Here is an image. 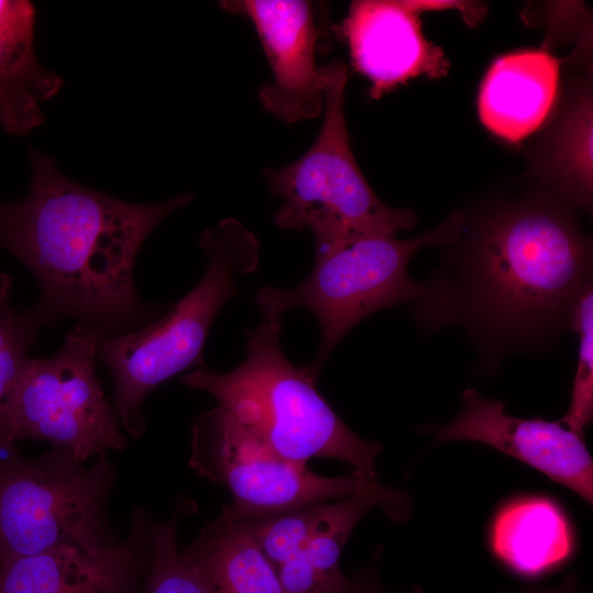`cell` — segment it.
Segmentation results:
<instances>
[{"label":"cell","mask_w":593,"mask_h":593,"mask_svg":"<svg viewBox=\"0 0 593 593\" xmlns=\"http://www.w3.org/2000/svg\"><path fill=\"white\" fill-rule=\"evenodd\" d=\"M444 247L412 317L423 333L463 328L482 367L552 348L593 284L590 239L551 199L503 202Z\"/></svg>","instance_id":"1"},{"label":"cell","mask_w":593,"mask_h":593,"mask_svg":"<svg viewBox=\"0 0 593 593\" xmlns=\"http://www.w3.org/2000/svg\"><path fill=\"white\" fill-rule=\"evenodd\" d=\"M30 157L27 195L0 202V246L36 279L35 306L46 323L71 317L109 337L152 321L165 306L138 296L136 256L154 227L193 194L132 203L72 181L33 148Z\"/></svg>","instance_id":"2"},{"label":"cell","mask_w":593,"mask_h":593,"mask_svg":"<svg viewBox=\"0 0 593 593\" xmlns=\"http://www.w3.org/2000/svg\"><path fill=\"white\" fill-rule=\"evenodd\" d=\"M281 334V320L265 321L246 332V358L235 369L202 366L182 381L214 396L277 456L302 465L335 458L378 480L374 460L381 445L360 438L335 414L316 390L310 366L298 368L286 358Z\"/></svg>","instance_id":"3"},{"label":"cell","mask_w":593,"mask_h":593,"mask_svg":"<svg viewBox=\"0 0 593 593\" xmlns=\"http://www.w3.org/2000/svg\"><path fill=\"white\" fill-rule=\"evenodd\" d=\"M208 264L198 284L161 318L104 338L98 357L114 382L113 410L133 437L146 429L142 404L157 385L202 365L211 326L237 291V276L255 271L260 244L238 220L226 217L200 238Z\"/></svg>","instance_id":"4"},{"label":"cell","mask_w":593,"mask_h":593,"mask_svg":"<svg viewBox=\"0 0 593 593\" xmlns=\"http://www.w3.org/2000/svg\"><path fill=\"white\" fill-rule=\"evenodd\" d=\"M463 223L465 214L457 211L433 230L409 239L363 234L317 247L307 278L293 288H260L256 305L265 321L281 320L295 307L316 316L321 344L310 368L318 377L335 346L356 324L382 309L424 295V283L409 275L411 258L424 247L452 242Z\"/></svg>","instance_id":"5"},{"label":"cell","mask_w":593,"mask_h":593,"mask_svg":"<svg viewBox=\"0 0 593 593\" xmlns=\"http://www.w3.org/2000/svg\"><path fill=\"white\" fill-rule=\"evenodd\" d=\"M323 68L324 118L316 139L293 163L265 170L270 192L282 200L273 214L276 224L294 231L309 227L316 247L413 228L414 212L381 202L354 157L344 112L346 65L335 59Z\"/></svg>","instance_id":"6"},{"label":"cell","mask_w":593,"mask_h":593,"mask_svg":"<svg viewBox=\"0 0 593 593\" xmlns=\"http://www.w3.org/2000/svg\"><path fill=\"white\" fill-rule=\"evenodd\" d=\"M0 459V567L58 546L97 552L119 542L107 503L116 470L105 452L86 466L66 449Z\"/></svg>","instance_id":"7"},{"label":"cell","mask_w":593,"mask_h":593,"mask_svg":"<svg viewBox=\"0 0 593 593\" xmlns=\"http://www.w3.org/2000/svg\"><path fill=\"white\" fill-rule=\"evenodd\" d=\"M191 446V467L231 491L233 501L223 511L232 516L273 515L329 500L371 496L392 521L409 517L405 493L355 472L323 477L277 456L221 406L194 419Z\"/></svg>","instance_id":"8"},{"label":"cell","mask_w":593,"mask_h":593,"mask_svg":"<svg viewBox=\"0 0 593 593\" xmlns=\"http://www.w3.org/2000/svg\"><path fill=\"white\" fill-rule=\"evenodd\" d=\"M107 336L78 323L48 358H29L12 392L8 432L18 439L46 440L78 460L125 448L120 423L96 373Z\"/></svg>","instance_id":"9"},{"label":"cell","mask_w":593,"mask_h":593,"mask_svg":"<svg viewBox=\"0 0 593 593\" xmlns=\"http://www.w3.org/2000/svg\"><path fill=\"white\" fill-rule=\"evenodd\" d=\"M463 409L450 423L428 427L439 443L479 441L537 469L593 502V460L583 436L559 421L521 418L505 413V403L482 396L475 389L462 395Z\"/></svg>","instance_id":"10"},{"label":"cell","mask_w":593,"mask_h":593,"mask_svg":"<svg viewBox=\"0 0 593 593\" xmlns=\"http://www.w3.org/2000/svg\"><path fill=\"white\" fill-rule=\"evenodd\" d=\"M254 24L273 78L259 92L261 105L286 123L324 111V68L316 65L317 30L312 5L299 0L223 1Z\"/></svg>","instance_id":"11"},{"label":"cell","mask_w":593,"mask_h":593,"mask_svg":"<svg viewBox=\"0 0 593 593\" xmlns=\"http://www.w3.org/2000/svg\"><path fill=\"white\" fill-rule=\"evenodd\" d=\"M149 522L138 507L128 536L112 548L65 545L8 561L0 567V593H128L149 559Z\"/></svg>","instance_id":"12"},{"label":"cell","mask_w":593,"mask_h":593,"mask_svg":"<svg viewBox=\"0 0 593 593\" xmlns=\"http://www.w3.org/2000/svg\"><path fill=\"white\" fill-rule=\"evenodd\" d=\"M343 31L355 67L372 83L373 99L412 77L447 72L441 49L424 37L405 1H354Z\"/></svg>","instance_id":"13"},{"label":"cell","mask_w":593,"mask_h":593,"mask_svg":"<svg viewBox=\"0 0 593 593\" xmlns=\"http://www.w3.org/2000/svg\"><path fill=\"white\" fill-rule=\"evenodd\" d=\"M559 60L542 51L503 56L488 71L479 97L482 123L516 143L537 130L553 103Z\"/></svg>","instance_id":"14"},{"label":"cell","mask_w":593,"mask_h":593,"mask_svg":"<svg viewBox=\"0 0 593 593\" xmlns=\"http://www.w3.org/2000/svg\"><path fill=\"white\" fill-rule=\"evenodd\" d=\"M35 13L30 1L0 0V126L15 135L42 125L41 103L63 87L35 55Z\"/></svg>","instance_id":"15"},{"label":"cell","mask_w":593,"mask_h":593,"mask_svg":"<svg viewBox=\"0 0 593 593\" xmlns=\"http://www.w3.org/2000/svg\"><path fill=\"white\" fill-rule=\"evenodd\" d=\"M490 546L510 571L535 579L568 561L574 541L570 522L555 501L525 495L497 511L490 529Z\"/></svg>","instance_id":"16"},{"label":"cell","mask_w":593,"mask_h":593,"mask_svg":"<svg viewBox=\"0 0 593 593\" xmlns=\"http://www.w3.org/2000/svg\"><path fill=\"white\" fill-rule=\"evenodd\" d=\"M182 553L213 593H283L273 566L245 521L223 510Z\"/></svg>","instance_id":"17"},{"label":"cell","mask_w":593,"mask_h":593,"mask_svg":"<svg viewBox=\"0 0 593 593\" xmlns=\"http://www.w3.org/2000/svg\"><path fill=\"white\" fill-rule=\"evenodd\" d=\"M380 502L353 496L336 502L327 523L288 561L278 574L283 593H339L348 583L339 566L342 550L362 516Z\"/></svg>","instance_id":"18"},{"label":"cell","mask_w":593,"mask_h":593,"mask_svg":"<svg viewBox=\"0 0 593 593\" xmlns=\"http://www.w3.org/2000/svg\"><path fill=\"white\" fill-rule=\"evenodd\" d=\"M13 279L0 272V450L13 446L8 432L9 403L46 320L34 305L19 310L10 303Z\"/></svg>","instance_id":"19"},{"label":"cell","mask_w":593,"mask_h":593,"mask_svg":"<svg viewBox=\"0 0 593 593\" xmlns=\"http://www.w3.org/2000/svg\"><path fill=\"white\" fill-rule=\"evenodd\" d=\"M335 503H320L280 514L242 517L277 570L327 523Z\"/></svg>","instance_id":"20"},{"label":"cell","mask_w":593,"mask_h":593,"mask_svg":"<svg viewBox=\"0 0 593 593\" xmlns=\"http://www.w3.org/2000/svg\"><path fill=\"white\" fill-rule=\"evenodd\" d=\"M179 515L149 522V561L144 593H213L177 545Z\"/></svg>","instance_id":"21"},{"label":"cell","mask_w":593,"mask_h":593,"mask_svg":"<svg viewBox=\"0 0 593 593\" xmlns=\"http://www.w3.org/2000/svg\"><path fill=\"white\" fill-rule=\"evenodd\" d=\"M569 331L578 335V362L570 406L559 422L583 436L593 417V284L580 296Z\"/></svg>","instance_id":"22"},{"label":"cell","mask_w":593,"mask_h":593,"mask_svg":"<svg viewBox=\"0 0 593 593\" xmlns=\"http://www.w3.org/2000/svg\"><path fill=\"white\" fill-rule=\"evenodd\" d=\"M406 4L416 13L422 10H439L455 8L460 10L465 14V19L468 23H475L483 14V8L460 2V1H405Z\"/></svg>","instance_id":"23"},{"label":"cell","mask_w":593,"mask_h":593,"mask_svg":"<svg viewBox=\"0 0 593 593\" xmlns=\"http://www.w3.org/2000/svg\"><path fill=\"white\" fill-rule=\"evenodd\" d=\"M339 593H387L378 583L374 574L369 571L360 572L348 579V583Z\"/></svg>","instance_id":"24"},{"label":"cell","mask_w":593,"mask_h":593,"mask_svg":"<svg viewBox=\"0 0 593 593\" xmlns=\"http://www.w3.org/2000/svg\"><path fill=\"white\" fill-rule=\"evenodd\" d=\"M521 593H581L575 586V581L572 578H568L563 584L552 589H537L528 590Z\"/></svg>","instance_id":"25"}]
</instances>
